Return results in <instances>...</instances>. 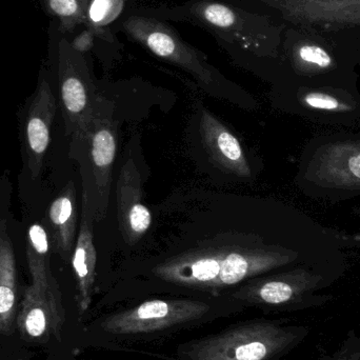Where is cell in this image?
Returning <instances> with one entry per match:
<instances>
[{
	"label": "cell",
	"mask_w": 360,
	"mask_h": 360,
	"mask_svg": "<svg viewBox=\"0 0 360 360\" xmlns=\"http://www.w3.org/2000/svg\"><path fill=\"white\" fill-rule=\"evenodd\" d=\"M359 65L360 31L285 27L279 68L285 82L359 90Z\"/></svg>",
	"instance_id": "1"
},
{
	"label": "cell",
	"mask_w": 360,
	"mask_h": 360,
	"mask_svg": "<svg viewBox=\"0 0 360 360\" xmlns=\"http://www.w3.org/2000/svg\"><path fill=\"white\" fill-rule=\"evenodd\" d=\"M143 15L198 25L224 46H238L281 68V44L287 27L270 17L248 12L226 0H188L172 8L154 6Z\"/></svg>",
	"instance_id": "2"
},
{
	"label": "cell",
	"mask_w": 360,
	"mask_h": 360,
	"mask_svg": "<svg viewBox=\"0 0 360 360\" xmlns=\"http://www.w3.org/2000/svg\"><path fill=\"white\" fill-rule=\"evenodd\" d=\"M296 181L317 201L360 197V129L313 137L302 152Z\"/></svg>",
	"instance_id": "3"
},
{
	"label": "cell",
	"mask_w": 360,
	"mask_h": 360,
	"mask_svg": "<svg viewBox=\"0 0 360 360\" xmlns=\"http://www.w3.org/2000/svg\"><path fill=\"white\" fill-rule=\"evenodd\" d=\"M71 147L82 170V215L93 222H101L109 207L117 152V124L111 101L99 96L88 133L84 139L72 143Z\"/></svg>",
	"instance_id": "4"
},
{
	"label": "cell",
	"mask_w": 360,
	"mask_h": 360,
	"mask_svg": "<svg viewBox=\"0 0 360 360\" xmlns=\"http://www.w3.org/2000/svg\"><path fill=\"white\" fill-rule=\"evenodd\" d=\"M308 327H285L259 321L229 329L191 345V360H275L302 344Z\"/></svg>",
	"instance_id": "5"
},
{
	"label": "cell",
	"mask_w": 360,
	"mask_h": 360,
	"mask_svg": "<svg viewBox=\"0 0 360 360\" xmlns=\"http://www.w3.org/2000/svg\"><path fill=\"white\" fill-rule=\"evenodd\" d=\"M346 270L338 266L302 264L254 279L241 288L235 297L281 310L321 308L334 298L321 292L340 281Z\"/></svg>",
	"instance_id": "6"
},
{
	"label": "cell",
	"mask_w": 360,
	"mask_h": 360,
	"mask_svg": "<svg viewBox=\"0 0 360 360\" xmlns=\"http://www.w3.org/2000/svg\"><path fill=\"white\" fill-rule=\"evenodd\" d=\"M49 33L50 53L56 63L65 129L72 143H75L88 133L101 95L97 94L84 53L74 48L54 20Z\"/></svg>",
	"instance_id": "7"
},
{
	"label": "cell",
	"mask_w": 360,
	"mask_h": 360,
	"mask_svg": "<svg viewBox=\"0 0 360 360\" xmlns=\"http://www.w3.org/2000/svg\"><path fill=\"white\" fill-rule=\"evenodd\" d=\"M285 27L326 32L360 31V0H226Z\"/></svg>",
	"instance_id": "8"
},
{
	"label": "cell",
	"mask_w": 360,
	"mask_h": 360,
	"mask_svg": "<svg viewBox=\"0 0 360 360\" xmlns=\"http://www.w3.org/2000/svg\"><path fill=\"white\" fill-rule=\"evenodd\" d=\"M126 35L145 46L155 56L176 65L203 86L213 88L217 72L196 49L186 44L167 21L148 15L126 17L118 25Z\"/></svg>",
	"instance_id": "9"
},
{
	"label": "cell",
	"mask_w": 360,
	"mask_h": 360,
	"mask_svg": "<svg viewBox=\"0 0 360 360\" xmlns=\"http://www.w3.org/2000/svg\"><path fill=\"white\" fill-rule=\"evenodd\" d=\"M290 109L321 126L360 129L359 90L285 82Z\"/></svg>",
	"instance_id": "10"
},
{
	"label": "cell",
	"mask_w": 360,
	"mask_h": 360,
	"mask_svg": "<svg viewBox=\"0 0 360 360\" xmlns=\"http://www.w3.org/2000/svg\"><path fill=\"white\" fill-rule=\"evenodd\" d=\"M210 307L186 300H154L105 319L101 328L115 335L151 333L201 319Z\"/></svg>",
	"instance_id": "11"
},
{
	"label": "cell",
	"mask_w": 360,
	"mask_h": 360,
	"mask_svg": "<svg viewBox=\"0 0 360 360\" xmlns=\"http://www.w3.org/2000/svg\"><path fill=\"white\" fill-rule=\"evenodd\" d=\"M65 323V310L56 281L46 289L30 285L25 290L17 326L23 340L30 342H46L59 338Z\"/></svg>",
	"instance_id": "12"
},
{
	"label": "cell",
	"mask_w": 360,
	"mask_h": 360,
	"mask_svg": "<svg viewBox=\"0 0 360 360\" xmlns=\"http://www.w3.org/2000/svg\"><path fill=\"white\" fill-rule=\"evenodd\" d=\"M116 203L120 233L129 245H135L151 226L152 214L143 202L141 173L133 158L127 160L118 175Z\"/></svg>",
	"instance_id": "13"
},
{
	"label": "cell",
	"mask_w": 360,
	"mask_h": 360,
	"mask_svg": "<svg viewBox=\"0 0 360 360\" xmlns=\"http://www.w3.org/2000/svg\"><path fill=\"white\" fill-rule=\"evenodd\" d=\"M56 113V99L46 79L40 80L27 111L25 122V154L32 177L40 174L51 143V128Z\"/></svg>",
	"instance_id": "14"
},
{
	"label": "cell",
	"mask_w": 360,
	"mask_h": 360,
	"mask_svg": "<svg viewBox=\"0 0 360 360\" xmlns=\"http://www.w3.org/2000/svg\"><path fill=\"white\" fill-rule=\"evenodd\" d=\"M199 132L210 160L220 170L243 179L251 177V168L236 136L207 110H202Z\"/></svg>",
	"instance_id": "15"
},
{
	"label": "cell",
	"mask_w": 360,
	"mask_h": 360,
	"mask_svg": "<svg viewBox=\"0 0 360 360\" xmlns=\"http://www.w3.org/2000/svg\"><path fill=\"white\" fill-rule=\"evenodd\" d=\"M96 264L97 252L93 240V221L88 216L82 215L79 234L72 255V266L77 283L78 307L82 313L88 310L92 300Z\"/></svg>",
	"instance_id": "16"
},
{
	"label": "cell",
	"mask_w": 360,
	"mask_h": 360,
	"mask_svg": "<svg viewBox=\"0 0 360 360\" xmlns=\"http://www.w3.org/2000/svg\"><path fill=\"white\" fill-rule=\"evenodd\" d=\"M48 215L52 229L53 250L63 259L69 260L73 255L77 221L76 191L73 182L70 181L51 203Z\"/></svg>",
	"instance_id": "17"
},
{
	"label": "cell",
	"mask_w": 360,
	"mask_h": 360,
	"mask_svg": "<svg viewBox=\"0 0 360 360\" xmlns=\"http://www.w3.org/2000/svg\"><path fill=\"white\" fill-rule=\"evenodd\" d=\"M17 271L8 238H0V335L12 333L16 317Z\"/></svg>",
	"instance_id": "18"
},
{
	"label": "cell",
	"mask_w": 360,
	"mask_h": 360,
	"mask_svg": "<svg viewBox=\"0 0 360 360\" xmlns=\"http://www.w3.org/2000/svg\"><path fill=\"white\" fill-rule=\"evenodd\" d=\"M27 260L32 276V287L44 290L55 281L50 266V241L40 224L30 226L27 239Z\"/></svg>",
	"instance_id": "19"
},
{
	"label": "cell",
	"mask_w": 360,
	"mask_h": 360,
	"mask_svg": "<svg viewBox=\"0 0 360 360\" xmlns=\"http://www.w3.org/2000/svg\"><path fill=\"white\" fill-rule=\"evenodd\" d=\"M319 360H360V333L350 330L333 354H323Z\"/></svg>",
	"instance_id": "20"
},
{
	"label": "cell",
	"mask_w": 360,
	"mask_h": 360,
	"mask_svg": "<svg viewBox=\"0 0 360 360\" xmlns=\"http://www.w3.org/2000/svg\"><path fill=\"white\" fill-rule=\"evenodd\" d=\"M336 236L342 250L360 249V230L354 233L342 232L336 230Z\"/></svg>",
	"instance_id": "21"
}]
</instances>
